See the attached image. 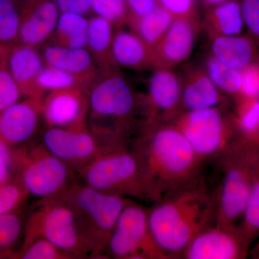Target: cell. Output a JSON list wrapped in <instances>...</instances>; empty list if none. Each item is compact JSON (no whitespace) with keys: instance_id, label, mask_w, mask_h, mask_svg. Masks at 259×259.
Listing matches in <instances>:
<instances>
[{"instance_id":"obj_1","label":"cell","mask_w":259,"mask_h":259,"mask_svg":"<svg viewBox=\"0 0 259 259\" xmlns=\"http://www.w3.org/2000/svg\"><path fill=\"white\" fill-rule=\"evenodd\" d=\"M139 161L150 202L204 175V164L175 126L165 122L144 125L130 141Z\"/></svg>"},{"instance_id":"obj_2","label":"cell","mask_w":259,"mask_h":259,"mask_svg":"<svg viewBox=\"0 0 259 259\" xmlns=\"http://www.w3.org/2000/svg\"><path fill=\"white\" fill-rule=\"evenodd\" d=\"M153 204L148 209L150 232L168 259L181 258L194 237L215 223L212 190L204 175Z\"/></svg>"},{"instance_id":"obj_3","label":"cell","mask_w":259,"mask_h":259,"mask_svg":"<svg viewBox=\"0 0 259 259\" xmlns=\"http://www.w3.org/2000/svg\"><path fill=\"white\" fill-rule=\"evenodd\" d=\"M89 129L103 141L130 143L139 132L138 114L147 120L145 98H139L117 71L101 75L89 90Z\"/></svg>"},{"instance_id":"obj_4","label":"cell","mask_w":259,"mask_h":259,"mask_svg":"<svg viewBox=\"0 0 259 259\" xmlns=\"http://www.w3.org/2000/svg\"><path fill=\"white\" fill-rule=\"evenodd\" d=\"M60 196L74 209L90 258H100L120 213L132 199L96 190L77 179Z\"/></svg>"},{"instance_id":"obj_5","label":"cell","mask_w":259,"mask_h":259,"mask_svg":"<svg viewBox=\"0 0 259 259\" xmlns=\"http://www.w3.org/2000/svg\"><path fill=\"white\" fill-rule=\"evenodd\" d=\"M75 173L78 180L96 190L149 202L139 161L128 143L113 145Z\"/></svg>"},{"instance_id":"obj_6","label":"cell","mask_w":259,"mask_h":259,"mask_svg":"<svg viewBox=\"0 0 259 259\" xmlns=\"http://www.w3.org/2000/svg\"><path fill=\"white\" fill-rule=\"evenodd\" d=\"M40 238L57 245L74 259L91 255L74 209L60 195L39 199L29 216L22 248Z\"/></svg>"},{"instance_id":"obj_7","label":"cell","mask_w":259,"mask_h":259,"mask_svg":"<svg viewBox=\"0 0 259 259\" xmlns=\"http://www.w3.org/2000/svg\"><path fill=\"white\" fill-rule=\"evenodd\" d=\"M15 180L29 195L40 199L60 195L76 179L69 165L41 143L13 148Z\"/></svg>"},{"instance_id":"obj_8","label":"cell","mask_w":259,"mask_h":259,"mask_svg":"<svg viewBox=\"0 0 259 259\" xmlns=\"http://www.w3.org/2000/svg\"><path fill=\"white\" fill-rule=\"evenodd\" d=\"M239 147L213 163L214 180H209L215 209L214 225L228 229H235V222L244 212L251 187L252 173Z\"/></svg>"},{"instance_id":"obj_9","label":"cell","mask_w":259,"mask_h":259,"mask_svg":"<svg viewBox=\"0 0 259 259\" xmlns=\"http://www.w3.org/2000/svg\"><path fill=\"white\" fill-rule=\"evenodd\" d=\"M167 123L183 134L204 164H213L238 146L221 107L183 111Z\"/></svg>"},{"instance_id":"obj_10","label":"cell","mask_w":259,"mask_h":259,"mask_svg":"<svg viewBox=\"0 0 259 259\" xmlns=\"http://www.w3.org/2000/svg\"><path fill=\"white\" fill-rule=\"evenodd\" d=\"M100 258L168 259L150 232L148 209L134 200L125 206Z\"/></svg>"},{"instance_id":"obj_11","label":"cell","mask_w":259,"mask_h":259,"mask_svg":"<svg viewBox=\"0 0 259 259\" xmlns=\"http://www.w3.org/2000/svg\"><path fill=\"white\" fill-rule=\"evenodd\" d=\"M125 141L105 142L88 128L67 129L46 127L40 143L56 157L69 165L74 171L84 166L107 148ZM128 143V142H127Z\"/></svg>"},{"instance_id":"obj_12","label":"cell","mask_w":259,"mask_h":259,"mask_svg":"<svg viewBox=\"0 0 259 259\" xmlns=\"http://www.w3.org/2000/svg\"><path fill=\"white\" fill-rule=\"evenodd\" d=\"M89 90L69 89L48 93L42 101L46 127L88 128Z\"/></svg>"},{"instance_id":"obj_13","label":"cell","mask_w":259,"mask_h":259,"mask_svg":"<svg viewBox=\"0 0 259 259\" xmlns=\"http://www.w3.org/2000/svg\"><path fill=\"white\" fill-rule=\"evenodd\" d=\"M182 86L178 77L166 68H158L151 75L146 100L147 122H170L182 112Z\"/></svg>"},{"instance_id":"obj_14","label":"cell","mask_w":259,"mask_h":259,"mask_svg":"<svg viewBox=\"0 0 259 259\" xmlns=\"http://www.w3.org/2000/svg\"><path fill=\"white\" fill-rule=\"evenodd\" d=\"M61 13L54 0H22L19 44L44 47L50 40Z\"/></svg>"},{"instance_id":"obj_15","label":"cell","mask_w":259,"mask_h":259,"mask_svg":"<svg viewBox=\"0 0 259 259\" xmlns=\"http://www.w3.org/2000/svg\"><path fill=\"white\" fill-rule=\"evenodd\" d=\"M42 122V102L20 100L0 113V139L12 148L25 146L36 136Z\"/></svg>"},{"instance_id":"obj_16","label":"cell","mask_w":259,"mask_h":259,"mask_svg":"<svg viewBox=\"0 0 259 259\" xmlns=\"http://www.w3.org/2000/svg\"><path fill=\"white\" fill-rule=\"evenodd\" d=\"M241 239L236 229L213 225L194 237L181 258H238L243 253Z\"/></svg>"},{"instance_id":"obj_17","label":"cell","mask_w":259,"mask_h":259,"mask_svg":"<svg viewBox=\"0 0 259 259\" xmlns=\"http://www.w3.org/2000/svg\"><path fill=\"white\" fill-rule=\"evenodd\" d=\"M196 40L194 18H175L171 25L153 48L156 69L168 68L187 60Z\"/></svg>"},{"instance_id":"obj_18","label":"cell","mask_w":259,"mask_h":259,"mask_svg":"<svg viewBox=\"0 0 259 259\" xmlns=\"http://www.w3.org/2000/svg\"><path fill=\"white\" fill-rule=\"evenodd\" d=\"M45 65L37 48L18 42L10 49L8 69L24 98L41 102L37 93V79Z\"/></svg>"},{"instance_id":"obj_19","label":"cell","mask_w":259,"mask_h":259,"mask_svg":"<svg viewBox=\"0 0 259 259\" xmlns=\"http://www.w3.org/2000/svg\"><path fill=\"white\" fill-rule=\"evenodd\" d=\"M44 62L74 75L88 85L89 90L101 76L93 56L87 48L69 49L46 44L41 52Z\"/></svg>"},{"instance_id":"obj_20","label":"cell","mask_w":259,"mask_h":259,"mask_svg":"<svg viewBox=\"0 0 259 259\" xmlns=\"http://www.w3.org/2000/svg\"><path fill=\"white\" fill-rule=\"evenodd\" d=\"M112 53L117 66L135 70L156 69L152 48L132 30H115Z\"/></svg>"},{"instance_id":"obj_21","label":"cell","mask_w":259,"mask_h":259,"mask_svg":"<svg viewBox=\"0 0 259 259\" xmlns=\"http://www.w3.org/2000/svg\"><path fill=\"white\" fill-rule=\"evenodd\" d=\"M115 28L105 19L94 15L89 19L87 49L102 74L117 71L112 57V46Z\"/></svg>"},{"instance_id":"obj_22","label":"cell","mask_w":259,"mask_h":259,"mask_svg":"<svg viewBox=\"0 0 259 259\" xmlns=\"http://www.w3.org/2000/svg\"><path fill=\"white\" fill-rule=\"evenodd\" d=\"M212 56L231 67L242 70L255 62L256 50L253 42L240 35H217L211 44Z\"/></svg>"},{"instance_id":"obj_23","label":"cell","mask_w":259,"mask_h":259,"mask_svg":"<svg viewBox=\"0 0 259 259\" xmlns=\"http://www.w3.org/2000/svg\"><path fill=\"white\" fill-rule=\"evenodd\" d=\"M223 102L224 97L204 71L192 75L182 88V112L221 107Z\"/></svg>"},{"instance_id":"obj_24","label":"cell","mask_w":259,"mask_h":259,"mask_svg":"<svg viewBox=\"0 0 259 259\" xmlns=\"http://www.w3.org/2000/svg\"><path fill=\"white\" fill-rule=\"evenodd\" d=\"M89 19L74 13H61L47 44L69 49H84L88 44Z\"/></svg>"},{"instance_id":"obj_25","label":"cell","mask_w":259,"mask_h":259,"mask_svg":"<svg viewBox=\"0 0 259 259\" xmlns=\"http://www.w3.org/2000/svg\"><path fill=\"white\" fill-rule=\"evenodd\" d=\"M175 18L171 13L159 5L144 16L131 19L127 25L132 31L153 49L166 33Z\"/></svg>"},{"instance_id":"obj_26","label":"cell","mask_w":259,"mask_h":259,"mask_svg":"<svg viewBox=\"0 0 259 259\" xmlns=\"http://www.w3.org/2000/svg\"><path fill=\"white\" fill-rule=\"evenodd\" d=\"M209 20L218 35H240L244 27L241 3L238 0H228L215 5L209 14Z\"/></svg>"},{"instance_id":"obj_27","label":"cell","mask_w":259,"mask_h":259,"mask_svg":"<svg viewBox=\"0 0 259 259\" xmlns=\"http://www.w3.org/2000/svg\"><path fill=\"white\" fill-rule=\"evenodd\" d=\"M69 89L89 90L88 85L74 75L64 70L45 65L37 79V93L40 101H42L48 93Z\"/></svg>"},{"instance_id":"obj_28","label":"cell","mask_w":259,"mask_h":259,"mask_svg":"<svg viewBox=\"0 0 259 259\" xmlns=\"http://www.w3.org/2000/svg\"><path fill=\"white\" fill-rule=\"evenodd\" d=\"M206 73L220 91L241 94V70L235 69L211 56L207 59Z\"/></svg>"},{"instance_id":"obj_29","label":"cell","mask_w":259,"mask_h":259,"mask_svg":"<svg viewBox=\"0 0 259 259\" xmlns=\"http://www.w3.org/2000/svg\"><path fill=\"white\" fill-rule=\"evenodd\" d=\"M20 0H0V44L13 47L18 44Z\"/></svg>"},{"instance_id":"obj_30","label":"cell","mask_w":259,"mask_h":259,"mask_svg":"<svg viewBox=\"0 0 259 259\" xmlns=\"http://www.w3.org/2000/svg\"><path fill=\"white\" fill-rule=\"evenodd\" d=\"M23 231L21 218L16 212L0 214V258L13 257V247L16 244Z\"/></svg>"},{"instance_id":"obj_31","label":"cell","mask_w":259,"mask_h":259,"mask_svg":"<svg viewBox=\"0 0 259 259\" xmlns=\"http://www.w3.org/2000/svg\"><path fill=\"white\" fill-rule=\"evenodd\" d=\"M92 10L95 15L111 23L116 30L128 23L129 11L125 0H92Z\"/></svg>"},{"instance_id":"obj_32","label":"cell","mask_w":259,"mask_h":259,"mask_svg":"<svg viewBox=\"0 0 259 259\" xmlns=\"http://www.w3.org/2000/svg\"><path fill=\"white\" fill-rule=\"evenodd\" d=\"M21 259H74L67 252L44 238H37L16 253Z\"/></svg>"},{"instance_id":"obj_33","label":"cell","mask_w":259,"mask_h":259,"mask_svg":"<svg viewBox=\"0 0 259 259\" xmlns=\"http://www.w3.org/2000/svg\"><path fill=\"white\" fill-rule=\"evenodd\" d=\"M28 196V192L17 180L0 186V214L15 212Z\"/></svg>"},{"instance_id":"obj_34","label":"cell","mask_w":259,"mask_h":259,"mask_svg":"<svg viewBox=\"0 0 259 259\" xmlns=\"http://www.w3.org/2000/svg\"><path fill=\"white\" fill-rule=\"evenodd\" d=\"M21 92L6 67L0 69V113L20 101Z\"/></svg>"},{"instance_id":"obj_35","label":"cell","mask_w":259,"mask_h":259,"mask_svg":"<svg viewBox=\"0 0 259 259\" xmlns=\"http://www.w3.org/2000/svg\"><path fill=\"white\" fill-rule=\"evenodd\" d=\"M245 234H251L259 230V177H252L249 198L244 212Z\"/></svg>"},{"instance_id":"obj_36","label":"cell","mask_w":259,"mask_h":259,"mask_svg":"<svg viewBox=\"0 0 259 259\" xmlns=\"http://www.w3.org/2000/svg\"><path fill=\"white\" fill-rule=\"evenodd\" d=\"M240 111L238 125L242 132L251 135L259 128V99H245Z\"/></svg>"},{"instance_id":"obj_37","label":"cell","mask_w":259,"mask_h":259,"mask_svg":"<svg viewBox=\"0 0 259 259\" xmlns=\"http://www.w3.org/2000/svg\"><path fill=\"white\" fill-rule=\"evenodd\" d=\"M241 94L245 99H259V64L256 62L241 70Z\"/></svg>"},{"instance_id":"obj_38","label":"cell","mask_w":259,"mask_h":259,"mask_svg":"<svg viewBox=\"0 0 259 259\" xmlns=\"http://www.w3.org/2000/svg\"><path fill=\"white\" fill-rule=\"evenodd\" d=\"M240 3L244 26L259 40V0H241Z\"/></svg>"},{"instance_id":"obj_39","label":"cell","mask_w":259,"mask_h":259,"mask_svg":"<svg viewBox=\"0 0 259 259\" xmlns=\"http://www.w3.org/2000/svg\"><path fill=\"white\" fill-rule=\"evenodd\" d=\"M15 180L13 148L0 139V186Z\"/></svg>"},{"instance_id":"obj_40","label":"cell","mask_w":259,"mask_h":259,"mask_svg":"<svg viewBox=\"0 0 259 259\" xmlns=\"http://www.w3.org/2000/svg\"><path fill=\"white\" fill-rule=\"evenodd\" d=\"M160 6L168 10L175 18H194V0H156Z\"/></svg>"},{"instance_id":"obj_41","label":"cell","mask_w":259,"mask_h":259,"mask_svg":"<svg viewBox=\"0 0 259 259\" xmlns=\"http://www.w3.org/2000/svg\"><path fill=\"white\" fill-rule=\"evenodd\" d=\"M61 13H74L86 16L93 13L92 0H54Z\"/></svg>"},{"instance_id":"obj_42","label":"cell","mask_w":259,"mask_h":259,"mask_svg":"<svg viewBox=\"0 0 259 259\" xmlns=\"http://www.w3.org/2000/svg\"><path fill=\"white\" fill-rule=\"evenodd\" d=\"M129 11V20L141 18L152 12L159 5L156 0H125Z\"/></svg>"},{"instance_id":"obj_43","label":"cell","mask_w":259,"mask_h":259,"mask_svg":"<svg viewBox=\"0 0 259 259\" xmlns=\"http://www.w3.org/2000/svg\"><path fill=\"white\" fill-rule=\"evenodd\" d=\"M11 48L0 44V69L8 66V54Z\"/></svg>"},{"instance_id":"obj_44","label":"cell","mask_w":259,"mask_h":259,"mask_svg":"<svg viewBox=\"0 0 259 259\" xmlns=\"http://www.w3.org/2000/svg\"><path fill=\"white\" fill-rule=\"evenodd\" d=\"M202 1L207 3V4L214 5V6H215V5L221 4V3L228 1V0H202Z\"/></svg>"},{"instance_id":"obj_45","label":"cell","mask_w":259,"mask_h":259,"mask_svg":"<svg viewBox=\"0 0 259 259\" xmlns=\"http://www.w3.org/2000/svg\"><path fill=\"white\" fill-rule=\"evenodd\" d=\"M20 2H21V1H22V0H20Z\"/></svg>"}]
</instances>
